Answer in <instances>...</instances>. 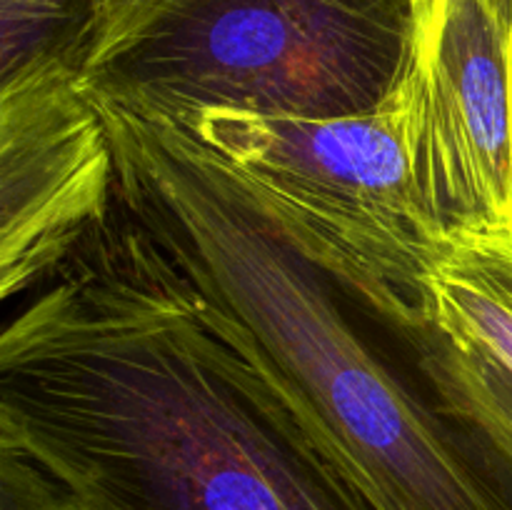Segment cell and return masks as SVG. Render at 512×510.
Here are the masks:
<instances>
[{"mask_svg":"<svg viewBox=\"0 0 512 510\" xmlns=\"http://www.w3.org/2000/svg\"><path fill=\"white\" fill-rule=\"evenodd\" d=\"M0 445L85 510H370L118 205L5 320Z\"/></svg>","mask_w":512,"mask_h":510,"instance_id":"1","label":"cell"},{"mask_svg":"<svg viewBox=\"0 0 512 510\" xmlns=\"http://www.w3.org/2000/svg\"><path fill=\"white\" fill-rule=\"evenodd\" d=\"M95 108L115 205L370 510H512L510 475L375 353L340 290L250 210L183 123Z\"/></svg>","mask_w":512,"mask_h":510,"instance_id":"2","label":"cell"},{"mask_svg":"<svg viewBox=\"0 0 512 510\" xmlns=\"http://www.w3.org/2000/svg\"><path fill=\"white\" fill-rule=\"evenodd\" d=\"M423 0H100L78 63L93 103L338 118L383 103Z\"/></svg>","mask_w":512,"mask_h":510,"instance_id":"3","label":"cell"},{"mask_svg":"<svg viewBox=\"0 0 512 510\" xmlns=\"http://www.w3.org/2000/svg\"><path fill=\"white\" fill-rule=\"evenodd\" d=\"M173 120L290 250L388 330L408 323L450 235L415 180L403 78L338 118L203 108Z\"/></svg>","mask_w":512,"mask_h":510,"instance_id":"4","label":"cell"},{"mask_svg":"<svg viewBox=\"0 0 512 510\" xmlns=\"http://www.w3.org/2000/svg\"><path fill=\"white\" fill-rule=\"evenodd\" d=\"M413 168L448 235L512 230L510 20L495 0H423L403 73Z\"/></svg>","mask_w":512,"mask_h":510,"instance_id":"5","label":"cell"},{"mask_svg":"<svg viewBox=\"0 0 512 510\" xmlns=\"http://www.w3.org/2000/svg\"><path fill=\"white\" fill-rule=\"evenodd\" d=\"M115 210L105 120L63 65L0 80V295L63 270Z\"/></svg>","mask_w":512,"mask_h":510,"instance_id":"6","label":"cell"},{"mask_svg":"<svg viewBox=\"0 0 512 510\" xmlns=\"http://www.w3.org/2000/svg\"><path fill=\"white\" fill-rule=\"evenodd\" d=\"M393 333L430 403L512 478V230L450 235Z\"/></svg>","mask_w":512,"mask_h":510,"instance_id":"7","label":"cell"},{"mask_svg":"<svg viewBox=\"0 0 512 510\" xmlns=\"http://www.w3.org/2000/svg\"><path fill=\"white\" fill-rule=\"evenodd\" d=\"M100 0H0V80L63 65L78 73Z\"/></svg>","mask_w":512,"mask_h":510,"instance_id":"8","label":"cell"},{"mask_svg":"<svg viewBox=\"0 0 512 510\" xmlns=\"http://www.w3.org/2000/svg\"><path fill=\"white\" fill-rule=\"evenodd\" d=\"M0 510H85L28 455L0 445Z\"/></svg>","mask_w":512,"mask_h":510,"instance_id":"9","label":"cell"},{"mask_svg":"<svg viewBox=\"0 0 512 510\" xmlns=\"http://www.w3.org/2000/svg\"><path fill=\"white\" fill-rule=\"evenodd\" d=\"M495 3H498V8L503 10L505 18L510 20V15H512V0H495Z\"/></svg>","mask_w":512,"mask_h":510,"instance_id":"10","label":"cell"},{"mask_svg":"<svg viewBox=\"0 0 512 510\" xmlns=\"http://www.w3.org/2000/svg\"><path fill=\"white\" fill-rule=\"evenodd\" d=\"M510 105H512V15H510Z\"/></svg>","mask_w":512,"mask_h":510,"instance_id":"11","label":"cell"}]
</instances>
